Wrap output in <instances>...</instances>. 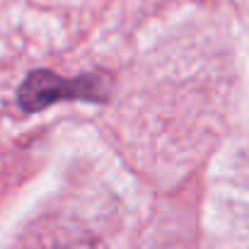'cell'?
<instances>
[{
  "mask_svg": "<svg viewBox=\"0 0 249 249\" xmlns=\"http://www.w3.org/2000/svg\"><path fill=\"white\" fill-rule=\"evenodd\" d=\"M61 99H87V102H104L107 87L99 78H58L51 71H34L24 78L17 92V102L24 111L46 109Z\"/></svg>",
  "mask_w": 249,
  "mask_h": 249,
  "instance_id": "6da1fadb",
  "label": "cell"
}]
</instances>
